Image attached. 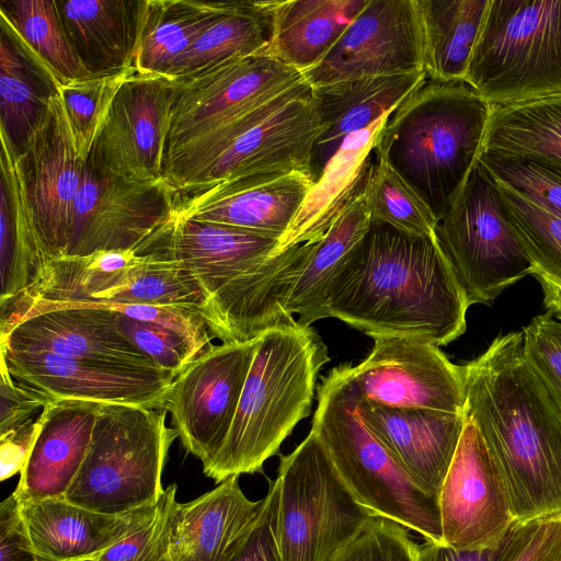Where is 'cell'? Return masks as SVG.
I'll use <instances>...</instances> for the list:
<instances>
[{
  "instance_id": "28",
  "label": "cell",
  "mask_w": 561,
  "mask_h": 561,
  "mask_svg": "<svg viewBox=\"0 0 561 561\" xmlns=\"http://www.w3.org/2000/svg\"><path fill=\"white\" fill-rule=\"evenodd\" d=\"M19 503L39 561H95L124 538L131 524V513L111 516L65 497Z\"/></svg>"
},
{
  "instance_id": "8",
  "label": "cell",
  "mask_w": 561,
  "mask_h": 561,
  "mask_svg": "<svg viewBox=\"0 0 561 561\" xmlns=\"http://www.w3.org/2000/svg\"><path fill=\"white\" fill-rule=\"evenodd\" d=\"M164 409L100 403L91 443L65 499L111 516L158 503L176 431Z\"/></svg>"
},
{
  "instance_id": "14",
  "label": "cell",
  "mask_w": 561,
  "mask_h": 561,
  "mask_svg": "<svg viewBox=\"0 0 561 561\" xmlns=\"http://www.w3.org/2000/svg\"><path fill=\"white\" fill-rule=\"evenodd\" d=\"M256 347L257 337L215 346L178 374L165 392L172 427L203 469L228 437Z\"/></svg>"
},
{
  "instance_id": "17",
  "label": "cell",
  "mask_w": 561,
  "mask_h": 561,
  "mask_svg": "<svg viewBox=\"0 0 561 561\" xmlns=\"http://www.w3.org/2000/svg\"><path fill=\"white\" fill-rule=\"evenodd\" d=\"M84 163L58 92L18 156L23 191L48 257L66 254Z\"/></svg>"
},
{
  "instance_id": "12",
  "label": "cell",
  "mask_w": 561,
  "mask_h": 561,
  "mask_svg": "<svg viewBox=\"0 0 561 561\" xmlns=\"http://www.w3.org/2000/svg\"><path fill=\"white\" fill-rule=\"evenodd\" d=\"M167 161L254 107L304 80L267 50L178 79Z\"/></svg>"
},
{
  "instance_id": "45",
  "label": "cell",
  "mask_w": 561,
  "mask_h": 561,
  "mask_svg": "<svg viewBox=\"0 0 561 561\" xmlns=\"http://www.w3.org/2000/svg\"><path fill=\"white\" fill-rule=\"evenodd\" d=\"M480 162L499 182L561 218V171L547 164L481 152Z\"/></svg>"
},
{
  "instance_id": "11",
  "label": "cell",
  "mask_w": 561,
  "mask_h": 561,
  "mask_svg": "<svg viewBox=\"0 0 561 561\" xmlns=\"http://www.w3.org/2000/svg\"><path fill=\"white\" fill-rule=\"evenodd\" d=\"M277 538L282 561H332L371 520L310 430L280 456Z\"/></svg>"
},
{
  "instance_id": "41",
  "label": "cell",
  "mask_w": 561,
  "mask_h": 561,
  "mask_svg": "<svg viewBox=\"0 0 561 561\" xmlns=\"http://www.w3.org/2000/svg\"><path fill=\"white\" fill-rule=\"evenodd\" d=\"M364 195L373 219L417 236H434L437 218L387 163L377 159L368 171Z\"/></svg>"
},
{
  "instance_id": "35",
  "label": "cell",
  "mask_w": 561,
  "mask_h": 561,
  "mask_svg": "<svg viewBox=\"0 0 561 561\" xmlns=\"http://www.w3.org/2000/svg\"><path fill=\"white\" fill-rule=\"evenodd\" d=\"M482 152L561 171V95L492 105Z\"/></svg>"
},
{
  "instance_id": "43",
  "label": "cell",
  "mask_w": 561,
  "mask_h": 561,
  "mask_svg": "<svg viewBox=\"0 0 561 561\" xmlns=\"http://www.w3.org/2000/svg\"><path fill=\"white\" fill-rule=\"evenodd\" d=\"M136 69L89 77L59 85L64 107L80 156L87 160L122 83Z\"/></svg>"
},
{
  "instance_id": "55",
  "label": "cell",
  "mask_w": 561,
  "mask_h": 561,
  "mask_svg": "<svg viewBox=\"0 0 561 561\" xmlns=\"http://www.w3.org/2000/svg\"><path fill=\"white\" fill-rule=\"evenodd\" d=\"M533 276L541 286L546 309L561 321V284L551 282L539 274H533Z\"/></svg>"
},
{
  "instance_id": "44",
  "label": "cell",
  "mask_w": 561,
  "mask_h": 561,
  "mask_svg": "<svg viewBox=\"0 0 561 561\" xmlns=\"http://www.w3.org/2000/svg\"><path fill=\"white\" fill-rule=\"evenodd\" d=\"M175 483L158 503L131 512L128 533L95 561H171L170 537L176 502Z\"/></svg>"
},
{
  "instance_id": "36",
  "label": "cell",
  "mask_w": 561,
  "mask_h": 561,
  "mask_svg": "<svg viewBox=\"0 0 561 561\" xmlns=\"http://www.w3.org/2000/svg\"><path fill=\"white\" fill-rule=\"evenodd\" d=\"M371 215L364 188L342 210L323 237L312 244L308 260L296 278L286 301L287 312L310 327L323 319L328 286L348 253L366 234Z\"/></svg>"
},
{
  "instance_id": "40",
  "label": "cell",
  "mask_w": 561,
  "mask_h": 561,
  "mask_svg": "<svg viewBox=\"0 0 561 561\" xmlns=\"http://www.w3.org/2000/svg\"><path fill=\"white\" fill-rule=\"evenodd\" d=\"M138 248L148 257L126 285L89 301L180 306L199 311L205 297L191 273L157 241L153 233Z\"/></svg>"
},
{
  "instance_id": "3",
  "label": "cell",
  "mask_w": 561,
  "mask_h": 561,
  "mask_svg": "<svg viewBox=\"0 0 561 561\" xmlns=\"http://www.w3.org/2000/svg\"><path fill=\"white\" fill-rule=\"evenodd\" d=\"M153 237L196 279L206 300L198 312L222 343L249 342L266 330L297 322L286 301L312 243L273 257L276 237L175 217Z\"/></svg>"
},
{
  "instance_id": "23",
  "label": "cell",
  "mask_w": 561,
  "mask_h": 561,
  "mask_svg": "<svg viewBox=\"0 0 561 561\" xmlns=\"http://www.w3.org/2000/svg\"><path fill=\"white\" fill-rule=\"evenodd\" d=\"M359 413L400 467L438 501L462 435L465 413L369 405L360 396Z\"/></svg>"
},
{
  "instance_id": "24",
  "label": "cell",
  "mask_w": 561,
  "mask_h": 561,
  "mask_svg": "<svg viewBox=\"0 0 561 561\" xmlns=\"http://www.w3.org/2000/svg\"><path fill=\"white\" fill-rule=\"evenodd\" d=\"M99 402L54 399L41 412L39 431L13 492L19 501L65 497L87 456Z\"/></svg>"
},
{
  "instance_id": "2",
  "label": "cell",
  "mask_w": 561,
  "mask_h": 561,
  "mask_svg": "<svg viewBox=\"0 0 561 561\" xmlns=\"http://www.w3.org/2000/svg\"><path fill=\"white\" fill-rule=\"evenodd\" d=\"M479 428L517 523L561 517V412L528 364L523 332L499 334L461 365Z\"/></svg>"
},
{
  "instance_id": "49",
  "label": "cell",
  "mask_w": 561,
  "mask_h": 561,
  "mask_svg": "<svg viewBox=\"0 0 561 561\" xmlns=\"http://www.w3.org/2000/svg\"><path fill=\"white\" fill-rule=\"evenodd\" d=\"M561 554V517L516 523L499 561H557Z\"/></svg>"
},
{
  "instance_id": "47",
  "label": "cell",
  "mask_w": 561,
  "mask_h": 561,
  "mask_svg": "<svg viewBox=\"0 0 561 561\" xmlns=\"http://www.w3.org/2000/svg\"><path fill=\"white\" fill-rule=\"evenodd\" d=\"M417 548L405 527L375 517L332 561H416Z\"/></svg>"
},
{
  "instance_id": "52",
  "label": "cell",
  "mask_w": 561,
  "mask_h": 561,
  "mask_svg": "<svg viewBox=\"0 0 561 561\" xmlns=\"http://www.w3.org/2000/svg\"><path fill=\"white\" fill-rule=\"evenodd\" d=\"M0 561H39L13 493L0 504Z\"/></svg>"
},
{
  "instance_id": "46",
  "label": "cell",
  "mask_w": 561,
  "mask_h": 561,
  "mask_svg": "<svg viewBox=\"0 0 561 561\" xmlns=\"http://www.w3.org/2000/svg\"><path fill=\"white\" fill-rule=\"evenodd\" d=\"M116 323L127 339L160 369L178 375L204 354L194 343L172 330L117 312Z\"/></svg>"
},
{
  "instance_id": "27",
  "label": "cell",
  "mask_w": 561,
  "mask_h": 561,
  "mask_svg": "<svg viewBox=\"0 0 561 561\" xmlns=\"http://www.w3.org/2000/svg\"><path fill=\"white\" fill-rule=\"evenodd\" d=\"M71 44L91 77L134 70L146 0H55Z\"/></svg>"
},
{
  "instance_id": "39",
  "label": "cell",
  "mask_w": 561,
  "mask_h": 561,
  "mask_svg": "<svg viewBox=\"0 0 561 561\" xmlns=\"http://www.w3.org/2000/svg\"><path fill=\"white\" fill-rule=\"evenodd\" d=\"M0 15L60 84L91 77L71 47L55 0H1Z\"/></svg>"
},
{
  "instance_id": "37",
  "label": "cell",
  "mask_w": 561,
  "mask_h": 561,
  "mask_svg": "<svg viewBox=\"0 0 561 561\" xmlns=\"http://www.w3.org/2000/svg\"><path fill=\"white\" fill-rule=\"evenodd\" d=\"M272 1H231L225 11L173 62L167 77L195 76L232 59L268 48Z\"/></svg>"
},
{
  "instance_id": "56",
  "label": "cell",
  "mask_w": 561,
  "mask_h": 561,
  "mask_svg": "<svg viewBox=\"0 0 561 561\" xmlns=\"http://www.w3.org/2000/svg\"><path fill=\"white\" fill-rule=\"evenodd\" d=\"M557 561H561V554L559 556L558 560Z\"/></svg>"
},
{
  "instance_id": "34",
  "label": "cell",
  "mask_w": 561,
  "mask_h": 561,
  "mask_svg": "<svg viewBox=\"0 0 561 561\" xmlns=\"http://www.w3.org/2000/svg\"><path fill=\"white\" fill-rule=\"evenodd\" d=\"M423 69L436 81H465L490 0H414Z\"/></svg>"
},
{
  "instance_id": "38",
  "label": "cell",
  "mask_w": 561,
  "mask_h": 561,
  "mask_svg": "<svg viewBox=\"0 0 561 561\" xmlns=\"http://www.w3.org/2000/svg\"><path fill=\"white\" fill-rule=\"evenodd\" d=\"M231 1L146 0L135 68L163 76Z\"/></svg>"
},
{
  "instance_id": "9",
  "label": "cell",
  "mask_w": 561,
  "mask_h": 561,
  "mask_svg": "<svg viewBox=\"0 0 561 561\" xmlns=\"http://www.w3.org/2000/svg\"><path fill=\"white\" fill-rule=\"evenodd\" d=\"M465 82L491 105L561 95V0H490Z\"/></svg>"
},
{
  "instance_id": "48",
  "label": "cell",
  "mask_w": 561,
  "mask_h": 561,
  "mask_svg": "<svg viewBox=\"0 0 561 561\" xmlns=\"http://www.w3.org/2000/svg\"><path fill=\"white\" fill-rule=\"evenodd\" d=\"M522 332L525 357L561 412V321L547 311Z\"/></svg>"
},
{
  "instance_id": "54",
  "label": "cell",
  "mask_w": 561,
  "mask_h": 561,
  "mask_svg": "<svg viewBox=\"0 0 561 561\" xmlns=\"http://www.w3.org/2000/svg\"><path fill=\"white\" fill-rule=\"evenodd\" d=\"M511 531L512 529L494 546L472 550L456 549L443 542L425 541L417 548L416 561H499Z\"/></svg>"
},
{
  "instance_id": "32",
  "label": "cell",
  "mask_w": 561,
  "mask_h": 561,
  "mask_svg": "<svg viewBox=\"0 0 561 561\" xmlns=\"http://www.w3.org/2000/svg\"><path fill=\"white\" fill-rule=\"evenodd\" d=\"M147 257L140 248L49 257L33 287L0 302V316L37 302L93 300L102 293L126 285Z\"/></svg>"
},
{
  "instance_id": "16",
  "label": "cell",
  "mask_w": 561,
  "mask_h": 561,
  "mask_svg": "<svg viewBox=\"0 0 561 561\" xmlns=\"http://www.w3.org/2000/svg\"><path fill=\"white\" fill-rule=\"evenodd\" d=\"M369 336L374 340L369 355L359 365L350 366L365 403L465 413L461 365L451 363L437 345L405 335Z\"/></svg>"
},
{
  "instance_id": "18",
  "label": "cell",
  "mask_w": 561,
  "mask_h": 561,
  "mask_svg": "<svg viewBox=\"0 0 561 561\" xmlns=\"http://www.w3.org/2000/svg\"><path fill=\"white\" fill-rule=\"evenodd\" d=\"M438 506L443 543L456 549L494 546L517 523L494 459L468 415Z\"/></svg>"
},
{
  "instance_id": "30",
  "label": "cell",
  "mask_w": 561,
  "mask_h": 561,
  "mask_svg": "<svg viewBox=\"0 0 561 561\" xmlns=\"http://www.w3.org/2000/svg\"><path fill=\"white\" fill-rule=\"evenodd\" d=\"M367 1H272L267 51L304 73L327 56Z\"/></svg>"
},
{
  "instance_id": "42",
  "label": "cell",
  "mask_w": 561,
  "mask_h": 561,
  "mask_svg": "<svg viewBox=\"0 0 561 561\" xmlns=\"http://www.w3.org/2000/svg\"><path fill=\"white\" fill-rule=\"evenodd\" d=\"M496 182L506 216L535 265L533 274L561 284V218Z\"/></svg>"
},
{
  "instance_id": "5",
  "label": "cell",
  "mask_w": 561,
  "mask_h": 561,
  "mask_svg": "<svg viewBox=\"0 0 561 561\" xmlns=\"http://www.w3.org/2000/svg\"><path fill=\"white\" fill-rule=\"evenodd\" d=\"M329 360L319 334L298 322L259 335L232 426L204 474L220 483L261 471L310 414L319 371Z\"/></svg>"
},
{
  "instance_id": "6",
  "label": "cell",
  "mask_w": 561,
  "mask_h": 561,
  "mask_svg": "<svg viewBox=\"0 0 561 561\" xmlns=\"http://www.w3.org/2000/svg\"><path fill=\"white\" fill-rule=\"evenodd\" d=\"M320 130L312 87L304 79L174 154L165 163L164 180L185 195L244 176L310 174Z\"/></svg>"
},
{
  "instance_id": "4",
  "label": "cell",
  "mask_w": 561,
  "mask_h": 561,
  "mask_svg": "<svg viewBox=\"0 0 561 561\" xmlns=\"http://www.w3.org/2000/svg\"><path fill=\"white\" fill-rule=\"evenodd\" d=\"M491 110L465 81L426 78L387 115L376 158L408 183L438 221L482 152Z\"/></svg>"
},
{
  "instance_id": "33",
  "label": "cell",
  "mask_w": 561,
  "mask_h": 561,
  "mask_svg": "<svg viewBox=\"0 0 561 561\" xmlns=\"http://www.w3.org/2000/svg\"><path fill=\"white\" fill-rule=\"evenodd\" d=\"M0 302L33 287L48 256L35 229L18 168V154L1 137Z\"/></svg>"
},
{
  "instance_id": "29",
  "label": "cell",
  "mask_w": 561,
  "mask_h": 561,
  "mask_svg": "<svg viewBox=\"0 0 561 561\" xmlns=\"http://www.w3.org/2000/svg\"><path fill=\"white\" fill-rule=\"evenodd\" d=\"M387 115L344 140L279 239L273 257L295 245L318 242L347 204L363 191L371 165L370 154Z\"/></svg>"
},
{
  "instance_id": "1",
  "label": "cell",
  "mask_w": 561,
  "mask_h": 561,
  "mask_svg": "<svg viewBox=\"0 0 561 561\" xmlns=\"http://www.w3.org/2000/svg\"><path fill=\"white\" fill-rule=\"evenodd\" d=\"M467 295L436 234L417 236L371 218L332 277L323 318L370 334L447 345L466 331Z\"/></svg>"
},
{
  "instance_id": "22",
  "label": "cell",
  "mask_w": 561,
  "mask_h": 561,
  "mask_svg": "<svg viewBox=\"0 0 561 561\" xmlns=\"http://www.w3.org/2000/svg\"><path fill=\"white\" fill-rule=\"evenodd\" d=\"M11 352H47L128 367L158 368L119 330L116 312L75 306L37 312L0 336Z\"/></svg>"
},
{
  "instance_id": "53",
  "label": "cell",
  "mask_w": 561,
  "mask_h": 561,
  "mask_svg": "<svg viewBox=\"0 0 561 561\" xmlns=\"http://www.w3.org/2000/svg\"><path fill=\"white\" fill-rule=\"evenodd\" d=\"M38 417L30 419L10 433L0 436V480L22 471L39 431Z\"/></svg>"
},
{
  "instance_id": "15",
  "label": "cell",
  "mask_w": 561,
  "mask_h": 561,
  "mask_svg": "<svg viewBox=\"0 0 561 561\" xmlns=\"http://www.w3.org/2000/svg\"><path fill=\"white\" fill-rule=\"evenodd\" d=\"M176 199L178 193L164 179L123 180L85 162L65 255L136 249L172 218Z\"/></svg>"
},
{
  "instance_id": "7",
  "label": "cell",
  "mask_w": 561,
  "mask_h": 561,
  "mask_svg": "<svg viewBox=\"0 0 561 561\" xmlns=\"http://www.w3.org/2000/svg\"><path fill=\"white\" fill-rule=\"evenodd\" d=\"M317 399L311 431L357 504L425 541L443 542L437 499L400 467L363 421L348 365L334 367L322 378Z\"/></svg>"
},
{
  "instance_id": "51",
  "label": "cell",
  "mask_w": 561,
  "mask_h": 561,
  "mask_svg": "<svg viewBox=\"0 0 561 561\" xmlns=\"http://www.w3.org/2000/svg\"><path fill=\"white\" fill-rule=\"evenodd\" d=\"M54 399L48 394L21 382L10 375L5 365H0V436L10 433L32 419Z\"/></svg>"
},
{
  "instance_id": "31",
  "label": "cell",
  "mask_w": 561,
  "mask_h": 561,
  "mask_svg": "<svg viewBox=\"0 0 561 561\" xmlns=\"http://www.w3.org/2000/svg\"><path fill=\"white\" fill-rule=\"evenodd\" d=\"M59 82L1 20V137L19 156L47 113Z\"/></svg>"
},
{
  "instance_id": "19",
  "label": "cell",
  "mask_w": 561,
  "mask_h": 561,
  "mask_svg": "<svg viewBox=\"0 0 561 561\" xmlns=\"http://www.w3.org/2000/svg\"><path fill=\"white\" fill-rule=\"evenodd\" d=\"M424 71L414 0H368L327 56L302 73L310 85Z\"/></svg>"
},
{
  "instance_id": "50",
  "label": "cell",
  "mask_w": 561,
  "mask_h": 561,
  "mask_svg": "<svg viewBox=\"0 0 561 561\" xmlns=\"http://www.w3.org/2000/svg\"><path fill=\"white\" fill-rule=\"evenodd\" d=\"M278 497L279 481L276 478L264 496L255 524L225 561H282L277 538Z\"/></svg>"
},
{
  "instance_id": "21",
  "label": "cell",
  "mask_w": 561,
  "mask_h": 561,
  "mask_svg": "<svg viewBox=\"0 0 561 561\" xmlns=\"http://www.w3.org/2000/svg\"><path fill=\"white\" fill-rule=\"evenodd\" d=\"M314 184L304 171L233 179L179 195L173 216L234 226L280 239Z\"/></svg>"
},
{
  "instance_id": "10",
  "label": "cell",
  "mask_w": 561,
  "mask_h": 561,
  "mask_svg": "<svg viewBox=\"0 0 561 561\" xmlns=\"http://www.w3.org/2000/svg\"><path fill=\"white\" fill-rule=\"evenodd\" d=\"M436 238L469 305H491L535 265L511 225L497 182L478 161L437 221Z\"/></svg>"
},
{
  "instance_id": "25",
  "label": "cell",
  "mask_w": 561,
  "mask_h": 561,
  "mask_svg": "<svg viewBox=\"0 0 561 561\" xmlns=\"http://www.w3.org/2000/svg\"><path fill=\"white\" fill-rule=\"evenodd\" d=\"M425 79V72L417 71L311 85L321 125L310 159L313 182L350 135L392 112Z\"/></svg>"
},
{
  "instance_id": "13",
  "label": "cell",
  "mask_w": 561,
  "mask_h": 561,
  "mask_svg": "<svg viewBox=\"0 0 561 561\" xmlns=\"http://www.w3.org/2000/svg\"><path fill=\"white\" fill-rule=\"evenodd\" d=\"M179 80L138 72L119 87L85 162L134 182L164 179L171 112Z\"/></svg>"
},
{
  "instance_id": "26",
  "label": "cell",
  "mask_w": 561,
  "mask_h": 561,
  "mask_svg": "<svg viewBox=\"0 0 561 561\" xmlns=\"http://www.w3.org/2000/svg\"><path fill=\"white\" fill-rule=\"evenodd\" d=\"M264 497L251 501L232 476L213 490L176 503L170 537L171 561H225L255 524Z\"/></svg>"
},
{
  "instance_id": "20",
  "label": "cell",
  "mask_w": 561,
  "mask_h": 561,
  "mask_svg": "<svg viewBox=\"0 0 561 561\" xmlns=\"http://www.w3.org/2000/svg\"><path fill=\"white\" fill-rule=\"evenodd\" d=\"M1 362L18 381L53 399H75L163 409L176 374L65 357L47 352L1 348Z\"/></svg>"
}]
</instances>
